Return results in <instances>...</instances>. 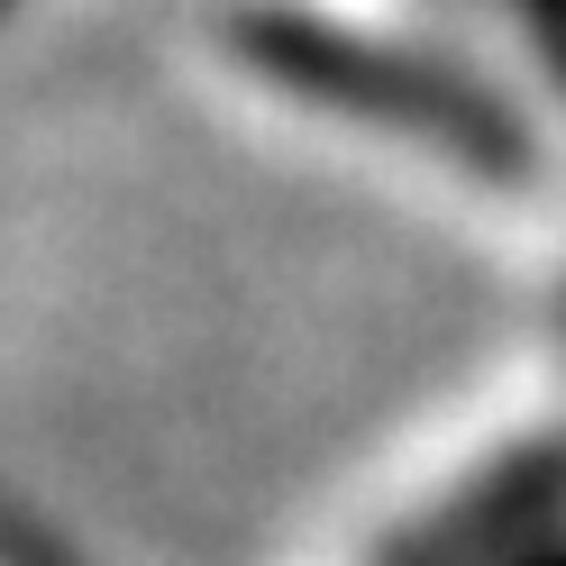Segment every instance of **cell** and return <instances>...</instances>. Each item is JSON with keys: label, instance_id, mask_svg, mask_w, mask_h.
<instances>
[{"label": "cell", "instance_id": "1", "mask_svg": "<svg viewBox=\"0 0 566 566\" xmlns=\"http://www.w3.org/2000/svg\"><path fill=\"white\" fill-rule=\"evenodd\" d=\"M201 38L265 101L375 137L457 192H548L539 111L448 38V0H201Z\"/></svg>", "mask_w": 566, "mask_h": 566}, {"label": "cell", "instance_id": "2", "mask_svg": "<svg viewBox=\"0 0 566 566\" xmlns=\"http://www.w3.org/2000/svg\"><path fill=\"white\" fill-rule=\"evenodd\" d=\"M10 566H92L64 530L38 512V503H19V530H10Z\"/></svg>", "mask_w": 566, "mask_h": 566}]
</instances>
